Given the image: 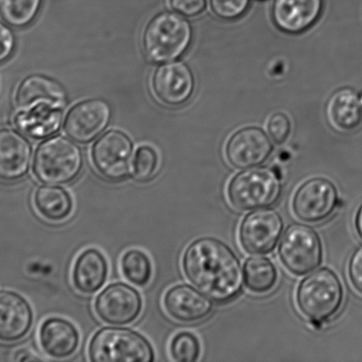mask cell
<instances>
[{
  "instance_id": "1",
  "label": "cell",
  "mask_w": 362,
  "mask_h": 362,
  "mask_svg": "<svg viewBox=\"0 0 362 362\" xmlns=\"http://www.w3.org/2000/svg\"><path fill=\"white\" fill-rule=\"evenodd\" d=\"M182 266L187 279L216 303H228L242 290V266L221 240L205 237L193 241L184 251Z\"/></svg>"
},
{
  "instance_id": "2",
  "label": "cell",
  "mask_w": 362,
  "mask_h": 362,
  "mask_svg": "<svg viewBox=\"0 0 362 362\" xmlns=\"http://www.w3.org/2000/svg\"><path fill=\"white\" fill-rule=\"evenodd\" d=\"M16 100L13 123L21 133L39 140L58 132L67 105L62 85L39 74L28 76L18 87Z\"/></svg>"
},
{
  "instance_id": "3",
  "label": "cell",
  "mask_w": 362,
  "mask_h": 362,
  "mask_svg": "<svg viewBox=\"0 0 362 362\" xmlns=\"http://www.w3.org/2000/svg\"><path fill=\"white\" fill-rule=\"evenodd\" d=\"M343 301L342 283L329 269H319L308 276L298 288V307L315 325H321L334 317Z\"/></svg>"
},
{
  "instance_id": "4",
  "label": "cell",
  "mask_w": 362,
  "mask_h": 362,
  "mask_svg": "<svg viewBox=\"0 0 362 362\" xmlns=\"http://www.w3.org/2000/svg\"><path fill=\"white\" fill-rule=\"evenodd\" d=\"M193 40L189 21L179 13L163 12L149 21L143 34L145 55L152 62H171L182 56Z\"/></svg>"
},
{
  "instance_id": "5",
  "label": "cell",
  "mask_w": 362,
  "mask_h": 362,
  "mask_svg": "<svg viewBox=\"0 0 362 362\" xmlns=\"http://www.w3.org/2000/svg\"><path fill=\"white\" fill-rule=\"evenodd\" d=\"M89 359L94 362H152L154 346L141 333L129 328L104 327L89 343Z\"/></svg>"
},
{
  "instance_id": "6",
  "label": "cell",
  "mask_w": 362,
  "mask_h": 362,
  "mask_svg": "<svg viewBox=\"0 0 362 362\" xmlns=\"http://www.w3.org/2000/svg\"><path fill=\"white\" fill-rule=\"evenodd\" d=\"M84 166L83 154L72 141L63 136L50 138L35 151L33 171L42 183L65 185L79 176Z\"/></svg>"
},
{
  "instance_id": "7",
  "label": "cell",
  "mask_w": 362,
  "mask_h": 362,
  "mask_svg": "<svg viewBox=\"0 0 362 362\" xmlns=\"http://www.w3.org/2000/svg\"><path fill=\"white\" fill-rule=\"evenodd\" d=\"M282 194L281 179L267 168L246 169L230 181V204L240 211H256L276 204Z\"/></svg>"
},
{
  "instance_id": "8",
  "label": "cell",
  "mask_w": 362,
  "mask_h": 362,
  "mask_svg": "<svg viewBox=\"0 0 362 362\" xmlns=\"http://www.w3.org/2000/svg\"><path fill=\"white\" fill-rule=\"evenodd\" d=\"M279 257L290 273L305 276L313 272L322 261V246L318 234L303 225L290 226L279 246Z\"/></svg>"
},
{
  "instance_id": "9",
  "label": "cell",
  "mask_w": 362,
  "mask_h": 362,
  "mask_svg": "<svg viewBox=\"0 0 362 362\" xmlns=\"http://www.w3.org/2000/svg\"><path fill=\"white\" fill-rule=\"evenodd\" d=\"M92 163L103 178L119 182L132 171L133 144L126 134L110 130L92 147Z\"/></svg>"
},
{
  "instance_id": "10",
  "label": "cell",
  "mask_w": 362,
  "mask_h": 362,
  "mask_svg": "<svg viewBox=\"0 0 362 362\" xmlns=\"http://www.w3.org/2000/svg\"><path fill=\"white\" fill-rule=\"evenodd\" d=\"M94 310L106 325H128L140 317L143 299L133 286L123 282L113 283L98 293L94 301Z\"/></svg>"
},
{
  "instance_id": "11",
  "label": "cell",
  "mask_w": 362,
  "mask_h": 362,
  "mask_svg": "<svg viewBox=\"0 0 362 362\" xmlns=\"http://www.w3.org/2000/svg\"><path fill=\"white\" fill-rule=\"evenodd\" d=\"M338 204L335 185L327 179L313 178L301 185L294 194L293 209L298 218L317 223L328 219Z\"/></svg>"
},
{
  "instance_id": "12",
  "label": "cell",
  "mask_w": 362,
  "mask_h": 362,
  "mask_svg": "<svg viewBox=\"0 0 362 362\" xmlns=\"http://www.w3.org/2000/svg\"><path fill=\"white\" fill-rule=\"evenodd\" d=\"M283 220L274 209H257L248 214L240 226L239 239L244 251L251 255H268L281 239Z\"/></svg>"
},
{
  "instance_id": "13",
  "label": "cell",
  "mask_w": 362,
  "mask_h": 362,
  "mask_svg": "<svg viewBox=\"0 0 362 362\" xmlns=\"http://www.w3.org/2000/svg\"><path fill=\"white\" fill-rule=\"evenodd\" d=\"M194 87L193 74L183 62L166 63L152 76V88L156 98L171 107L186 104L193 95Z\"/></svg>"
},
{
  "instance_id": "14",
  "label": "cell",
  "mask_w": 362,
  "mask_h": 362,
  "mask_svg": "<svg viewBox=\"0 0 362 362\" xmlns=\"http://www.w3.org/2000/svg\"><path fill=\"white\" fill-rule=\"evenodd\" d=\"M273 145L268 134L256 127H244L230 138L226 158L237 169L257 168L268 160Z\"/></svg>"
},
{
  "instance_id": "15",
  "label": "cell",
  "mask_w": 362,
  "mask_h": 362,
  "mask_svg": "<svg viewBox=\"0 0 362 362\" xmlns=\"http://www.w3.org/2000/svg\"><path fill=\"white\" fill-rule=\"evenodd\" d=\"M111 115V107L102 99L81 102L67 116L66 133L78 143H89L106 129Z\"/></svg>"
},
{
  "instance_id": "16",
  "label": "cell",
  "mask_w": 362,
  "mask_h": 362,
  "mask_svg": "<svg viewBox=\"0 0 362 362\" xmlns=\"http://www.w3.org/2000/svg\"><path fill=\"white\" fill-rule=\"evenodd\" d=\"M163 307L170 317L183 324L204 320L213 310L209 298L189 285H177L166 291Z\"/></svg>"
},
{
  "instance_id": "17",
  "label": "cell",
  "mask_w": 362,
  "mask_h": 362,
  "mask_svg": "<svg viewBox=\"0 0 362 362\" xmlns=\"http://www.w3.org/2000/svg\"><path fill=\"white\" fill-rule=\"evenodd\" d=\"M33 322V310L24 297L0 291V341H19L30 332Z\"/></svg>"
},
{
  "instance_id": "18",
  "label": "cell",
  "mask_w": 362,
  "mask_h": 362,
  "mask_svg": "<svg viewBox=\"0 0 362 362\" xmlns=\"http://www.w3.org/2000/svg\"><path fill=\"white\" fill-rule=\"evenodd\" d=\"M31 145L23 134L12 129H0V180L16 182L30 171Z\"/></svg>"
},
{
  "instance_id": "19",
  "label": "cell",
  "mask_w": 362,
  "mask_h": 362,
  "mask_svg": "<svg viewBox=\"0 0 362 362\" xmlns=\"http://www.w3.org/2000/svg\"><path fill=\"white\" fill-rule=\"evenodd\" d=\"M322 8L324 0H274L272 18L280 30L300 34L317 23Z\"/></svg>"
},
{
  "instance_id": "20",
  "label": "cell",
  "mask_w": 362,
  "mask_h": 362,
  "mask_svg": "<svg viewBox=\"0 0 362 362\" xmlns=\"http://www.w3.org/2000/svg\"><path fill=\"white\" fill-rule=\"evenodd\" d=\"M38 341L46 356L52 359H67L79 347L80 333L76 325L67 319L49 317L39 328Z\"/></svg>"
},
{
  "instance_id": "21",
  "label": "cell",
  "mask_w": 362,
  "mask_h": 362,
  "mask_svg": "<svg viewBox=\"0 0 362 362\" xmlns=\"http://www.w3.org/2000/svg\"><path fill=\"white\" fill-rule=\"evenodd\" d=\"M325 115L329 125L336 132L352 133L362 123V98L352 88H342L329 98Z\"/></svg>"
},
{
  "instance_id": "22",
  "label": "cell",
  "mask_w": 362,
  "mask_h": 362,
  "mask_svg": "<svg viewBox=\"0 0 362 362\" xmlns=\"http://www.w3.org/2000/svg\"><path fill=\"white\" fill-rule=\"evenodd\" d=\"M108 262L97 248H87L78 255L73 266L72 282L78 292L91 296L105 286Z\"/></svg>"
},
{
  "instance_id": "23",
  "label": "cell",
  "mask_w": 362,
  "mask_h": 362,
  "mask_svg": "<svg viewBox=\"0 0 362 362\" xmlns=\"http://www.w3.org/2000/svg\"><path fill=\"white\" fill-rule=\"evenodd\" d=\"M33 199L35 209L48 221L62 222L72 214V197L62 187L50 184L39 187Z\"/></svg>"
},
{
  "instance_id": "24",
  "label": "cell",
  "mask_w": 362,
  "mask_h": 362,
  "mask_svg": "<svg viewBox=\"0 0 362 362\" xmlns=\"http://www.w3.org/2000/svg\"><path fill=\"white\" fill-rule=\"evenodd\" d=\"M244 278L251 292L264 294L275 288L278 284V272L269 259L251 257L244 264Z\"/></svg>"
},
{
  "instance_id": "25",
  "label": "cell",
  "mask_w": 362,
  "mask_h": 362,
  "mask_svg": "<svg viewBox=\"0 0 362 362\" xmlns=\"http://www.w3.org/2000/svg\"><path fill=\"white\" fill-rule=\"evenodd\" d=\"M120 269L128 281L138 287L147 286L152 276V264L145 252L133 248L120 259Z\"/></svg>"
},
{
  "instance_id": "26",
  "label": "cell",
  "mask_w": 362,
  "mask_h": 362,
  "mask_svg": "<svg viewBox=\"0 0 362 362\" xmlns=\"http://www.w3.org/2000/svg\"><path fill=\"white\" fill-rule=\"evenodd\" d=\"M42 0H0V17L16 28L28 26L34 21Z\"/></svg>"
},
{
  "instance_id": "27",
  "label": "cell",
  "mask_w": 362,
  "mask_h": 362,
  "mask_svg": "<svg viewBox=\"0 0 362 362\" xmlns=\"http://www.w3.org/2000/svg\"><path fill=\"white\" fill-rule=\"evenodd\" d=\"M170 356L174 361L194 362L200 356V344L193 333L182 332L177 333L169 345Z\"/></svg>"
},
{
  "instance_id": "28",
  "label": "cell",
  "mask_w": 362,
  "mask_h": 362,
  "mask_svg": "<svg viewBox=\"0 0 362 362\" xmlns=\"http://www.w3.org/2000/svg\"><path fill=\"white\" fill-rule=\"evenodd\" d=\"M159 168V156L154 148L144 145L137 148L133 159L134 178L140 182L154 178Z\"/></svg>"
},
{
  "instance_id": "29",
  "label": "cell",
  "mask_w": 362,
  "mask_h": 362,
  "mask_svg": "<svg viewBox=\"0 0 362 362\" xmlns=\"http://www.w3.org/2000/svg\"><path fill=\"white\" fill-rule=\"evenodd\" d=\"M213 12L220 19L233 21L243 16L250 5V0H210Z\"/></svg>"
},
{
  "instance_id": "30",
  "label": "cell",
  "mask_w": 362,
  "mask_h": 362,
  "mask_svg": "<svg viewBox=\"0 0 362 362\" xmlns=\"http://www.w3.org/2000/svg\"><path fill=\"white\" fill-rule=\"evenodd\" d=\"M292 131V123L288 116L283 112H276L268 122V132L276 144H282L288 139Z\"/></svg>"
},
{
  "instance_id": "31",
  "label": "cell",
  "mask_w": 362,
  "mask_h": 362,
  "mask_svg": "<svg viewBox=\"0 0 362 362\" xmlns=\"http://www.w3.org/2000/svg\"><path fill=\"white\" fill-rule=\"evenodd\" d=\"M170 6L181 16L196 17L204 12L207 0H169Z\"/></svg>"
},
{
  "instance_id": "32",
  "label": "cell",
  "mask_w": 362,
  "mask_h": 362,
  "mask_svg": "<svg viewBox=\"0 0 362 362\" xmlns=\"http://www.w3.org/2000/svg\"><path fill=\"white\" fill-rule=\"evenodd\" d=\"M349 274L354 288L362 296V246L354 251L350 259Z\"/></svg>"
},
{
  "instance_id": "33",
  "label": "cell",
  "mask_w": 362,
  "mask_h": 362,
  "mask_svg": "<svg viewBox=\"0 0 362 362\" xmlns=\"http://www.w3.org/2000/svg\"><path fill=\"white\" fill-rule=\"evenodd\" d=\"M16 47L13 32L6 24L0 21V63L6 62L13 54Z\"/></svg>"
},
{
  "instance_id": "34",
  "label": "cell",
  "mask_w": 362,
  "mask_h": 362,
  "mask_svg": "<svg viewBox=\"0 0 362 362\" xmlns=\"http://www.w3.org/2000/svg\"><path fill=\"white\" fill-rule=\"evenodd\" d=\"M356 227L357 233H359V235L362 239V204L356 214Z\"/></svg>"
}]
</instances>
